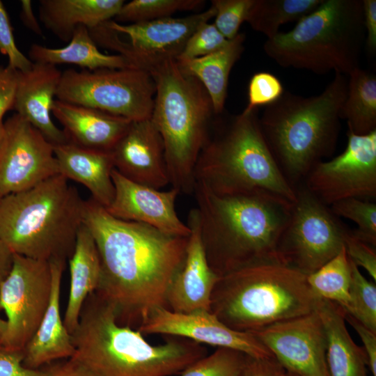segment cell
Masks as SVG:
<instances>
[{
	"instance_id": "f35d334b",
	"label": "cell",
	"mask_w": 376,
	"mask_h": 376,
	"mask_svg": "<svg viewBox=\"0 0 376 376\" xmlns=\"http://www.w3.org/2000/svg\"><path fill=\"white\" fill-rule=\"evenodd\" d=\"M284 91L280 80L267 72L254 74L248 86V104L244 111H251L260 106H267L277 100Z\"/></svg>"
},
{
	"instance_id": "2e32d148",
	"label": "cell",
	"mask_w": 376,
	"mask_h": 376,
	"mask_svg": "<svg viewBox=\"0 0 376 376\" xmlns=\"http://www.w3.org/2000/svg\"><path fill=\"white\" fill-rule=\"evenodd\" d=\"M289 372L299 376H328L326 336L315 311L250 333Z\"/></svg>"
},
{
	"instance_id": "681fc988",
	"label": "cell",
	"mask_w": 376,
	"mask_h": 376,
	"mask_svg": "<svg viewBox=\"0 0 376 376\" xmlns=\"http://www.w3.org/2000/svg\"><path fill=\"white\" fill-rule=\"evenodd\" d=\"M13 255L10 249L0 240V285L11 269Z\"/></svg>"
},
{
	"instance_id": "603a6c76",
	"label": "cell",
	"mask_w": 376,
	"mask_h": 376,
	"mask_svg": "<svg viewBox=\"0 0 376 376\" xmlns=\"http://www.w3.org/2000/svg\"><path fill=\"white\" fill-rule=\"evenodd\" d=\"M65 261H49L52 278L50 300L38 329L23 350V364L27 368L39 369L52 361L70 359L75 353L72 336L61 313V284Z\"/></svg>"
},
{
	"instance_id": "f1b7e54d",
	"label": "cell",
	"mask_w": 376,
	"mask_h": 376,
	"mask_svg": "<svg viewBox=\"0 0 376 376\" xmlns=\"http://www.w3.org/2000/svg\"><path fill=\"white\" fill-rule=\"evenodd\" d=\"M28 55L33 63L56 66L59 64H73L90 71L105 68H133L122 56L106 54L100 52L85 26L76 28L67 45L52 48L33 44Z\"/></svg>"
},
{
	"instance_id": "f907efd6",
	"label": "cell",
	"mask_w": 376,
	"mask_h": 376,
	"mask_svg": "<svg viewBox=\"0 0 376 376\" xmlns=\"http://www.w3.org/2000/svg\"><path fill=\"white\" fill-rule=\"evenodd\" d=\"M7 330V322L0 316V349L3 347L4 340Z\"/></svg>"
},
{
	"instance_id": "30bf717a",
	"label": "cell",
	"mask_w": 376,
	"mask_h": 376,
	"mask_svg": "<svg viewBox=\"0 0 376 376\" xmlns=\"http://www.w3.org/2000/svg\"><path fill=\"white\" fill-rule=\"evenodd\" d=\"M155 93L152 75L142 70L70 68L62 72L56 97L133 122L150 118Z\"/></svg>"
},
{
	"instance_id": "7bdbcfd3",
	"label": "cell",
	"mask_w": 376,
	"mask_h": 376,
	"mask_svg": "<svg viewBox=\"0 0 376 376\" xmlns=\"http://www.w3.org/2000/svg\"><path fill=\"white\" fill-rule=\"evenodd\" d=\"M19 71L8 65H0V123L5 113L13 108Z\"/></svg>"
},
{
	"instance_id": "816d5d0a",
	"label": "cell",
	"mask_w": 376,
	"mask_h": 376,
	"mask_svg": "<svg viewBox=\"0 0 376 376\" xmlns=\"http://www.w3.org/2000/svg\"><path fill=\"white\" fill-rule=\"evenodd\" d=\"M4 134V127H3V122L0 123V147L1 145V142L3 140Z\"/></svg>"
},
{
	"instance_id": "ac0fdd59",
	"label": "cell",
	"mask_w": 376,
	"mask_h": 376,
	"mask_svg": "<svg viewBox=\"0 0 376 376\" xmlns=\"http://www.w3.org/2000/svg\"><path fill=\"white\" fill-rule=\"evenodd\" d=\"M114 196L105 208L111 216L125 221L142 223L167 235L187 237L190 228L178 217L175 203L178 190L161 191L136 183L115 169L111 173Z\"/></svg>"
},
{
	"instance_id": "7c38bea8",
	"label": "cell",
	"mask_w": 376,
	"mask_h": 376,
	"mask_svg": "<svg viewBox=\"0 0 376 376\" xmlns=\"http://www.w3.org/2000/svg\"><path fill=\"white\" fill-rule=\"evenodd\" d=\"M295 191L277 256L281 262L308 276L340 252L349 228L303 183Z\"/></svg>"
},
{
	"instance_id": "b9f144b4",
	"label": "cell",
	"mask_w": 376,
	"mask_h": 376,
	"mask_svg": "<svg viewBox=\"0 0 376 376\" xmlns=\"http://www.w3.org/2000/svg\"><path fill=\"white\" fill-rule=\"evenodd\" d=\"M23 361V350L1 348L0 376H47V370L27 368Z\"/></svg>"
},
{
	"instance_id": "7402d4cb",
	"label": "cell",
	"mask_w": 376,
	"mask_h": 376,
	"mask_svg": "<svg viewBox=\"0 0 376 376\" xmlns=\"http://www.w3.org/2000/svg\"><path fill=\"white\" fill-rule=\"evenodd\" d=\"M52 113L63 127L68 141L111 152L132 121L88 107L55 100Z\"/></svg>"
},
{
	"instance_id": "4fadbf2b",
	"label": "cell",
	"mask_w": 376,
	"mask_h": 376,
	"mask_svg": "<svg viewBox=\"0 0 376 376\" xmlns=\"http://www.w3.org/2000/svg\"><path fill=\"white\" fill-rule=\"evenodd\" d=\"M52 284L49 261L14 253L11 269L0 285V309L7 322L4 347L24 350L48 307Z\"/></svg>"
},
{
	"instance_id": "d590c367",
	"label": "cell",
	"mask_w": 376,
	"mask_h": 376,
	"mask_svg": "<svg viewBox=\"0 0 376 376\" xmlns=\"http://www.w3.org/2000/svg\"><path fill=\"white\" fill-rule=\"evenodd\" d=\"M351 279L350 297L351 311L366 327L376 333V286L368 281L350 259Z\"/></svg>"
},
{
	"instance_id": "7a4b0ae2",
	"label": "cell",
	"mask_w": 376,
	"mask_h": 376,
	"mask_svg": "<svg viewBox=\"0 0 376 376\" xmlns=\"http://www.w3.org/2000/svg\"><path fill=\"white\" fill-rule=\"evenodd\" d=\"M193 193L207 260L219 277L279 260L278 244L293 203L267 194L218 195L198 183Z\"/></svg>"
},
{
	"instance_id": "836d02e7",
	"label": "cell",
	"mask_w": 376,
	"mask_h": 376,
	"mask_svg": "<svg viewBox=\"0 0 376 376\" xmlns=\"http://www.w3.org/2000/svg\"><path fill=\"white\" fill-rule=\"evenodd\" d=\"M246 354L235 350L218 347L187 366L181 376H241Z\"/></svg>"
},
{
	"instance_id": "5bb4252c",
	"label": "cell",
	"mask_w": 376,
	"mask_h": 376,
	"mask_svg": "<svg viewBox=\"0 0 376 376\" xmlns=\"http://www.w3.org/2000/svg\"><path fill=\"white\" fill-rule=\"evenodd\" d=\"M327 206L350 198H376V130L364 135L347 132L345 150L316 164L304 183Z\"/></svg>"
},
{
	"instance_id": "484cf974",
	"label": "cell",
	"mask_w": 376,
	"mask_h": 376,
	"mask_svg": "<svg viewBox=\"0 0 376 376\" xmlns=\"http://www.w3.org/2000/svg\"><path fill=\"white\" fill-rule=\"evenodd\" d=\"M123 0H40L39 19L58 38L69 42L79 26L94 28L113 19Z\"/></svg>"
},
{
	"instance_id": "f5cc1de1",
	"label": "cell",
	"mask_w": 376,
	"mask_h": 376,
	"mask_svg": "<svg viewBox=\"0 0 376 376\" xmlns=\"http://www.w3.org/2000/svg\"><path fill=\"white\" fill-rule=\"evenodd\" d=\"M285 376H299L294 373H292V372H289V371H287L286 370V374H285Z\"/></svg>"
},
{
	"instance_id": "74e56055",
	"label": "cell",
	"mask_w": 376,
	"mask_h": 376,
	"mask_svg": "<svg viewBox=\"0 0 376 376\" xmlns=\"http://www.w3.org/2000/svg\"><path fill=\"white\" fill-rule=\"evenodd\" d=\"M214 23L201 24L191 35L176 60L203 57L223 48L228 42Z\"/></svg>"
},
{
	"instance_id": "9a60e30c",
	"label": "cell",
	"mask_w": 376,
	"mask_h": 376,
	"mask_svg": "<svg viewBox=\"0 0 376 376\" xmlns=\"http://www.w3.org/2000/svg\"><path fill=\"white\" fill-rule=\"evenodd\" d=\"M0 147V191L6 196L58 175L53 145L17 113L3 122Z\"/></svg>"
},
{
	"instance_id": "3957f363",
	"label": "cell",
	"mask_w": 376,
	"mask_h": 376,
	"mask_svg": "<svg viewBox=\"0 0 376 376\" xmlns=\"http://www.w3.org/2000/svg\"><path fill=\"white\" fill-rule=\"evenodd\" d=\"M71 336V358L92 376H175L207 354L203 345L184 338L148 343L137 329L119 324L113 307L95 292L86 298Z\"/></svg>"
},
{
	"instance_id": "6da1fadb",
	"label": "cell",
	"mask_w": 376,
	"mask_h": 376,
	"mask_svg": "<svg viewBox=\"0 0 376 376\" xmlns=\"http://www.w3.org/2000/svg\"><path fill=\"white\" fill-rule=\"evenodd\" d=\"M84 224L100 260L95 292L113 307L118 322L136 329L157 309L169 308L168 291L185 258L189 236L117 219L91 198L85 201Z\"/></svg>"
},
{
	"instance_id": "44dd1931",
	"label": "cell",
	"mask_w": 376,
	"mask_h": 376,
	"mask_svg": "<svg viewBox=\"0 0 376 376\" xmlns=\"http://www.w3.org/2000/svg\"><path fill=\"white\" fill-rule=\"evenodd\" d=\"M61 74L56 65L40 63H33L26 72H19L13 108L53 146L68 142L50 116Z\"/></svg>"
},
{
	"instance_id": "5b68a950",
	"label": "cell",
	"mask_w": 376,
	"mask_h": 376,
	"mask_svg": "<svg viewBox=\"0 0 376 376\" xmlns=\"http://www.w3.org/2000/svg\"><path fill=\"white\" fill-rule=\"evenodd\" d=\"M61 174L3 196L0 240L15 254L50 261L74 252L84 224L85 200Z\"/></svg>"
},
{
	"instance_id": "bcb514c9",
	"label": "cell",
	"mask_w": 376,
	"mask_h": 376,
	"mask_svg": "<svg viewBox=\"0 0 376 376\" xmlns=\"http://www.w3.org/2000/svg\"><path fill=\"white\" fill-rule=\"evenodd\" d=\"M366 31L365 44L368 51L375 54L376 51V1L362 0Z\"/></svg>"
},
{
	"instance_id": "cb8c5ba5",
	"label": "cell",
	"mask_w": 376,
	"mask_h": 376,
	"mask_svg": "<svg viewBox=\"0 0 376 376\" xmlns=\"http://www.w3.org/2000/svg\"><path fill=\"white\" fill-rule=\"evenodd\" d=\"M59 173L88 189L91 198L108 207L114 196L111 173L114 169L111 152L82 148L68 142L53 146Z\"/></svg>"
},
{
	"instance_id": "1f68e13d",
	"label": "cell",
	"mask_w": 376,
	"mask_h": 376,
	"mask_svg": "<svg viewBox=\"0 0 376 376\" xmlns=\"http://www.w3.org/2000/svg\"><path fill=\"white\" fill-rule=\"evenodd\" d=\"M350 279V264L344 246L336 256L307 276L317 297L337 304L347 313L351 311Z\"/></svg>"
},
{
	"instance_id": "d6986e66",
	"label": "cell",
	"mask_w": 376,
	"mask_h": 376,
	"mask_svg": "<svg viewBox=\"0 0 376 376\" xmlns=\"http://www.w3.org/2000/svg\"><path fill=\"white\" fill-rule=\"evenodd\" d=\"M114 169L157 189L170 185L162 139L150 118L133 121L111 151Z\"/></svg>"
},
{
	"instance_id": "60d3db41",
	"label": "cell",
	"mask_w": 376,
	"mask_h": 376,
	"mask_svg": "<svg viewBox=\"0 0 376 376\" xmlns=\"http://www.w3.org/2000/svg\"><path fill=\"white\" fill-rule=\"evenodd\" d=\"M348 258L358 267H362L376 281V251L373 246L356 237L348 229L344 238Z\"/></svg>"
},
{
	"instance_id": "8992f818",
	"label": "cell",
	"mask_w": 376,
	"mask_h": 376,
	"mask_svg": "<svg viewBox=\"0 0 376 376\" xmlns=\"http://www.w3.org/2000/svg\"><path fill=\"white\" fill-rule=\"evenodd\" d=\"M317 299L306 275L271 260L219 276L210 311L229 328L251 333L314 311Z\"/></svg>"
},
{
	"instance_id": "8fae6325",
	"label": "cell",
	"mask_w": 376,
	"mask_h": 376,
	"mask_svg": "<svg viewBox=\"0 0 376 376\" xmlns=\"http://www.w3.org/2000/svg\"><path fill=\"white\" fill-rule=\"evenodd\" d=\"M211 6L199 13L123 24L111 19L88 29L97 46L124 57L133 68L149 73L169 60H176L191 35L215 16Z\"/></svg>"
},
{
	"instance_id": "db71d44e",
	"label": "cell",
	"mask_w": 376,
	"mask_h": 376,
	"mask_svg": "<svg viewBox=\"0 0 376 376\" xmlns=\"http://www.w3.org/2000/svg\"><path fill=\"white\" fill-rule=\"evenodd\" d=\"M3 196L2 195V194H1V191H0V201H1Z\"/></svg>"
},
{
	"instance_id": "f6af8a7d",
	"label": "cell",
	"mask_w": 376,
	"mask_h": 376,
	"mask_svg": "<svg viewBox=\"0 0 376 376\" xmlns=\"http://www.w3.org/2000/svg\"><path fill=\"white\" fill-rule=\"evenodd\" d=\"M345 321L352 326L363 343L368 367L373 376H376V333L366 327L352 315L345 312Z\"/></svg>"
},
{
	"instance_id": "277c9868",
	"label": "cell",
	"mask_w": 376,
	"mask_h": 376,
	"mask_svg": "<svg viewBox=\"0 0 376 376\" xmlns=\"http://www.w3.org/2000/svg\"><path fill=\"white\" fill-rule=\"evenodd\" d=\"M347 80L345 75L335 72L321 93L309 97L284 90L259 116L265 143L294 189L304 183L316 164L336 150Z\"/></svg>"
},
{
	"instance_id": "e575fe53",
	"label": "cell",
	"mask_w": 376,
	"mask_h": 376,
	"mask_svg": "<svg viewBox=\"0 0 376 376\" xmlns=\"http://www.w3.org/2000/svg\"><path fill=\"white\" fill-rule=\"evenodd\" d=\"M336 217L350 219L357 225L352 230L358 239L376 246V204L369 200L350 198L336 201L329 206Z\"/></svg>"
},
{
	"instance_id": "9c48e42d",
	"label": "cell",
	"mask_w": 376,
	"mask_h": 376,
	"mask_svg": "<svg viewBox=\"0 0 376 376\" xmlns=\"http://www.w3.org/2000/svg\"><path fill=\"white\" fill-rule=\"evenodd\" d=\"M156 86L150 119L162 139L170 185L191 194L198 157L209 139L214 114L205 87L169 60L150 72Z\"/></svg>"
},
{
	"instance_id": "ee69618b",
	"label": "cell",
	"mask_w": 376,
	"mask_h": 376,
	"mask_svg": "<svg viewBox=\"0 0 376 376\" xmlns=\"http://www.w3.org/2000/svg\"><path fill=\"white\" fill-rule=\"evenodd\" d=\"M286 370L274 357L246 356L241 376H285Z\"/></svg>"
},
{
	"instance_id": "83f0119b",
	"label": "cell",
	"mask_w": 376,
	"mask_h": 376,
	"mask_svg": "<svg viewBox=\"0 0 376 376\" xmlns=\"http://www.w3.org/2000/svg\"><path fill=\"white\" fill-rule=\"evenodd\" d=\"M245 35L239 33L221 49L209 55L176 60L180 69L196 78L210 97L215 115L223 113L230 72L244 52Z\"/></svg>"
},
{
	"instance_id": "d4e9b609",
	"label": "cell",
	"mask_w": 376,
	"mask_h": 376,
	"mask_svg": "<svg viewBox=\"0 0 376 376\" xmlns=\"http://www.w3.org/2000/svg\"><path fill=\"white\" fill-rule=\"evenodd\" d=\"M315 311L324 329L328 376H368L366 354L350 336L344 310L337 304L318 297Z\"/></svg>"
},
{
	"instance_id": "c3c4849f",
	"label": "cell",
	"mask_w": 376,
	"mask_h": 376,
	"mask_svg": "<svg viewBox=\"0 0 376 376\" xmlns=\"http://www.w3.org/2000/svg\"><path fill=\"white\" fill-rule=\"evenodd\" d=\"M20 14L19 17L23 24L36 35L43 37L44 34L38 20L35 16L32 1L30 0L20 1Z\"/></svg>"
},
{
	"instance_id": "52a82bcc",
	"label": "cell",
	"mask_w": 376,
	"mask_h": 376,
	"mask_svg": "<svg viewBox=\"0 0 376 376\" xmlns=\"http://www.w3.org/2000/svg\"><path fill=\"white\" fill-rule=\"evenodd\" d=\"M258 109L221 125L197 160L194 178L218 195L267 194L290 203L296 191L273 158L259 125Z\"/></svg>"
},
{
	"instance_id": "8d00e7d4",
	"label": "cell",
	"mask_w": 376,
	"mask_h": 376,
	"mask_svg": "<svg viewBox=\"0 0 376 376\" xmlns=\"http://www.w3.org/2000/svg\"><path fill=\"white\" fill-rule=\"evenodd\" d=\"M255 0H212L214 25L227 40L233 39L246 22Z\"/></svg>"
},
{
	"instance_id": "e0dca14e",
	"label": "cell",
	"mask_w": 376,
	"mask_h": 376,
	"mask_svg": "<svg viewBox=\"0 0 376 376\" xmlns=\"http://www.w3.org/2000/svg\"><path fill=\"white\" fill-rule=\"evenodd\" d=\"M136 329L143 335L184 338L201 345L238 350L256 358L274 357L253 334L229 328L210 311L178 313L158 308Z\"/></svg>"
},
{
	"instance_id": "f546056e",
	"label": "cell",
	"mask_w": 376,
	"mask_h": 376,
	"mask_svg": "<svg viewBox=\"0 0 376 376\" xmlns=\"http://www.w3.org/2000/svg\"><path fill=\"white\" fill-rule=\"evenodd\" d=\"M347 93L341 109L348 131L364 135L376 130V76L360 68L349 75Z\"/></svg>"
},
{
	"instance_id": "4dcf8cb0",
	"label": "cell",
	"mask_w": 376,
	"mask_h": 376,
	"mask_svg": "<svg viewBox=\"0 0 376 376\" xmlns=\"http://www.w3.org/2000/svg\"><path fill=\"white\" fill-rule=\"evenodd\" d=\"M321 2L322 0H255L246 22L269 39L280 32L281 25L297 22Z\"/></svg>"
},
{
	"instance_id": "4316f807",
	"label": "cell",
	"mask_w": 376,
	"mask_h": 376,
	"mask_svg": "<svg viewBox=\"0 0 376 376\" xmlns=\"http://www.w3.org/2000/svg\"><path fill=\"white\" fill-rule=\"evenodd\" d=\"M69 260L70 287L63 322L71 334L78 325L86 298L97 290L101 276L97 246L84 224L78 231L74 252Z\"/></svg>"
},
{
	"instance_id": "7dc6e473",
	"label": "cell",
	"mask_w": 376,
	"mask_h": 376,
	"mask_svg": "<svg viewBox=\"0 0 376 376\" xmlns=\"http://www.w3.org/2000/svg\"><path fill=\"white\" fill-rule=\"evenodd\" d=\"M47 370V376H92L85 368L72 358Z\"/></svg>"
},
{
	"instance_id": "d6a6232c",
	"label": "cell",
	"mask_w": 376,
	"mask_h": 376,
	"mask_svg": "<svg viewBox=\"0 0 376 376\" xmlns=\"http://www.w3.org/2000/svg\"><path fill=\"white\" fill-rule=\"evenodd\" d=\"M202 0H132L124 3L114 21L129 24L171 17L179 11L194 10Z\"/></svg>"
},
{
	"instance_id": "ab89813d",
	"label": "cell",
	"mask_w": 376,
	"mask_h": 376,
	"mask_svg": "<svg viewBox=\"0 0 376 376\" xmlns=\"http://www.w3.org/2000/svg\"><path fill=\"white\" fill-rule=\"evenodd\" d=\"M0 52L8 56V65L19 72H24L30 70L33 64L17 47L8 13L1 1H0Z\"/></svg>"
},
{
	"instance_id": "ba28073f",
	"label": "cell",
	"mask_w": 376,
	"mask_h": 376,
	"mask_svg": "<svg viewBox=\"0 0 376 376\" xmlns=\"http://www.w3.org/2000/svg\"><path fill=\"white\" fill-rule=\"evenodd\" d=\"M366 40L362 0H322L288 32L267 39V56L283 68L349 75Z\"/></svg>"
},
{
	"instance_id": "ffe728a7",
	"label": "cell",
	"mask_w": 376,
	"mask_h": 376,
	"mask_svg": "<svg viewBox=\"0 0 376 376\" xmlns=\"http://www.w3.org/2000/svg\"><path fill=\"white\" fill-rule=\"evenodd\" d=\"M187 224L191 232L185 258L168 291V308L178 313L210 311L212 293L219 276L207 260L196 207L190 210Z\"/></svg>"
}]
</instances>
